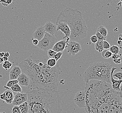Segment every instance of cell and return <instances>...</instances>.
Listing matches in <instances>:
<instances>
[{
	"instance_id": "d6986e66",
	"label": "cell",
	"mask_w": 122,
	"mask_h": 113,
	"mask_svg": "<svg viewBox=\"0 0 122 113\" xmlns=\"http://www.w3.org/2000/svg\"><path fill=\"white\" fill-rule=\"evenodd\" d=\"M95 49L99 53H101L104 50L103 47V41H98L95 44Z\"/></svg>"
},
{
	"instance_id": "f546056e",
	"label": "cell",
	"mask_w": 122,
	"mask_h": 113,
	"mask_svg": "<svg viewBox=\"0 0 122 113\" xmlns=\"http://www.w3.org/2000/svg\"><path fill=\"white\" fill-rule=\"evenodd\" d=\"M95 35L97 37L98 41H106V40L107 39V37H105L103 36L99 32H98L97 31Z\"/></svg>"
},
{
	"instance_id": "277c9868",
	"label": "cell",
	"mask_w": 122,
	"mask_h": 113,
	"mask_svg": "<svg viewBox=\"0 0 122 113\" xmlns=\"http://www.w3.org/2000/svg\"><path fill=\"white\" fill-rule=\"evenodd\" d=\"M63 22L71 30V41H77L87 36L88 28L82 13L77 9L66 7L61 11L56 18V23Z\"/></svg>"
},
{
	"instance_id": "d4e9b609",
	"label": "cell",
	"mask_w": 122,
	"mask_h": 113,
	"mask_svg": "<svg viewBox=\"0 0 122 113\" xmlns=\"http://www.w3.org/2000/svg\"><path fill=\"white\" fill-rule=\"evenodd\" d=\"M56 64H57V62L56 61V60L54 58H49L46 64L50 67H53L56 66Z\"/></svg>"
},
{
	"instance_id": "7c38bea8",
	"label": "cell",
	"mask_w": 122,
	"mask_h": 113,
	"mask_svg": "<svg viewBox=\"0 0 122 113\" xmlns=\"http://www.w3.org/2000/svg\"><path fill=\"white\" fill-rule=\"evenodd\" d=\"M117 69L115 67H112L111 69V79L110 81L111 82V86L112 87V89L114 91H117V92H120V87L121 85V84H122V80H115L113 77V74L115 70Z\"/></svg>"
},
{
	"instance_id": "d590c367",
	"label": "cell",
	"mask_w": 122,
	"mask_h": 113,
	"mask_svg": "<svg viewBox=\"0 0 122 113\" xmlns=\"http://www.w3.org/2000/svg\"><path fill=\"white\" fill-rule=\"evenodd\" d=\"M90 39L91 42H92L93 43H95V44H96L98 41L97 37L96 36V35H93V36H92L91 37H90Z\"/></svg>"
},
{
	"instance_id": "4fadbf2b",
	"label": "cell",
	"mask_w": 122,
	"mask_h": 113,
	"mask_svg": "<svg viewBox=\"0 0 122 113\" xmlns=\"http://www.w3.org/2000/svg\"><path fill=\"white\" fill-rule=\"evenodd\" d=\"M43 27L46 33H48L49 35H51L53 36H55V35H56L57 26L52 22L47 21L45 24L44 26H43Z\"/></svg>"
},
{
	"instance_id": "ab89813d",
	"label": "cell",
	"mask_w": 122,
	"mask_h": 113,
	"mask_svg": "<svg viewBox=\"0 0 122 113\" xmlns=\"http://www.w3.org/2000/svg\"><path fill=\"white\" fill-rule=\"evenodd\" d=\"M3 59L4 62H7V61H8V57H5V56H3Z\"/></svg>"
},
{
	"instance_id": "484cf974",
	"label": "cell",
	"mask_w": 122,
	"mask_h": 113,
	"mask_svg": "<svg viewBox=\"0 0 122 113\" xmlns=\"http://www.w3.org/2000/svg\"><path fill=\"white\" fill-rule=\"evenodd\" d=\"M10 88H11L12 91H14L15 92L17 93H21L22 92V88L20 87V85L18 84H17L11 87H10Z\"/></svg>"
},
{
	"instance_id": "60d3db41",
	"label": "cell",
	"mask_w": 122,
	"mask_h": 113,
	"mask_svg": "<svg viewBox=\"0 0 122 113\" xmlns=\"http://www.w3.org/2000/svg\"><path fill=\"white\" fill-rule=\"evenodd\" d=\"M117 44L120 46H122V41H117Z\"/></svg>"
},
{
	"instance_id": "74e56055",
	"label": "cell",
	"mask_w": 122,
	"mask_h": 113,
	"mask_svg": "<svg viewBox=\"0 0 122 113\" xmlns=\"http://www.w3.org/2000/svg\"><path fill=\"white\" fill-rule=\"evenodd\" d=\"M118 66L119 67V68H120L121 71H122V54H121V62L120 64L119 65H118Z\"/></svg>"
},
{
	"instance_id": "9c48e42d",
	"label": "cell",
	"mask_w": 122,
	"mask_h": 113,
	"mask_svg": "<svg viewBox=\"0 0 122 113\" xmlns=\"http://www.w3.org/2000/svg\"><path fill=\"white\" fill-rule=\"evenodd\" d=\"M75 103L79 108H85L86 95L84 91H80L76 93L73 99Z\"/></svg>"
},
{
	"instance_id": "5bb4252c",
	"label": "cell",
	"mask_w": 122,
	"mask_h": 113,
	"mask_svg": "<svg viewBox=\"0 0 122 113\" xmlns=\"http://www.w3.org/2000/svg\"><path fill=\"white\" fill-rule=\"evenodd\" d=\"M0 98L4 101L7 104H11L14 99V95L12 92L10 90L5 91L0 95Z\"/></svg>"
},
{
	"instance_id": "b9f144b4",
	"label": "cell",
	"mask_w": 122,
	"mask_h": 113,
	"mask_svg": "<svg viewBox=\"0 0 122 113\" xmlns=\"http://www.w3.org/2000/svg\"><path fill=\"white\" fill-rule=\"evenodd\" d=\"M5 52H1V53H0V57H3V56H4V55H5Z\"/></svg>"
},
{
	"instance_id": "8fae6325",
	"label": "cell",
	"mask_w": 122,
	"mask_h": 113,
	"mask_svg": "<svg viewBox=\"0 0 122 113\" xmlns=\"http://www.w3.org/2000/svg\"><path fill=\"white\" fill-rule=\"evenodd\" d=\"M27 101V93H19L14 96L12 104L14 106H19L22 103Z\"/></svg>"
},
{
	"instance_id": "4dcf8cb0",
	"label": "cell",
	"mask_w": 122,
	"mask_h": 113,
	"mask_svg": "<svg viewBox=\"0 0 122 113\" xmlns=\"http://www.w3.org/2000/svg\"><path fill=\"white\" fill-rule=\"evenodd\" d=\"M113 77H116L119 80H122V71L117 72L114 75L113 74Z\"/></svg>"
},
{
	"instance_id": "2e32d148",
	"label": "cell",
	"mask_w": 122,
	"mask_h": 113,
	"mask_svg": "<svg viewBox=\"0 0 122 113\" xmlns=\"http://www.w3.org/2000/svg\"><path fill=\"white\" fill-rule=\"evenodd\" d=\"M66 48V41L64 40H62L56 42L54 45L52 50L56 53L59 52H63Z\"/></svg>"
},
{
	"instance_id": "8d00e7d4",
	"label": "cell",
	"mask_w": 122,
	"mask_h": 113,
	"mask_svg": "<svg viewBox=\"0 0 122 113\" xmlns=\"http://www.w3.org/2000/svg\"><path fill=\"white\" fill-rule=\"evenodd\" d=\"M32 43H33V44H34L35 46H37V45H38V44L39 41H38V40H37V39H33Z\"/></svg>"
},
{
	"instance_id": "cb8c5ba5",
	"label": "cell",
	"mask_w": 122,
	"mask_h": 113,
	"mask_svg": "<svg viewBox=\"0 0 122 113\" xmlns=\"http://www.w3.org/2000/svg\"><path fill=\"white\" fill-rule=\"evenodd\" d=\"M110 51L112 54H117L120 53L119 47L116 45H112L111 47H110Z\"/></svg>"
},
{
	"instance_id": "4316f807",
	"label": "cell",
	"mask_w": 122,
	"mask_h": 113,
	"mask_svg": "<svg viewBox=\"0 0 122 113\" xmlns=\"http://www.w3.org/2000/svg\"><path fill=\"white\" fill-rule=\"evenodd\" d=\"M12 66V64L9 61L4 62L3 63L2 67L6 70H8L10 69L11 67Z\"/></svg>"
},
{
	"instance_id": "30bf717a",
	"label": "cell",
	"mask_w": 122,
	"mask_h": 113,
	"mask_svg": "<svg viewBox=\"0 0 122 113\" xmlns=\"http://www.w3.org/2000/svg\"><path fill=\"white\" fill-rule=\"evenodd\" d=\"M57 26L56 32L58 31H61V32L63 33L65 36L63 37V39L70 38L71 36V30L69 27L68 25L66 23L63 22L56 23V24Z\"/></svg>"
},
{
	"instance_id": "5b68a950",
	"label": "cell",
	"mask_w": 122,
	"mask_h": 113,
	"mask_svg": "<svg viewBox=\"0 0 122 113\" xmlns=\"http://www.w3.org/2000/svg\"><path fill=\"white\" fill-rule=\"evenodd\" d=\"M112 65L107 62H98L91 64L83 74L86 83L90 81H103L111 85V73Z\"/></svg>"
},
{
	"instance_id": "f6af8a7d",
	"label": "cell",
	"mask_w": 122,
	"mask_h": 113,
	"mask_svg": "<svg viewBox=\"0 0 122 113\" xmlns=\"http://www.w3.org/2000/svg\"><path fill=\"white\" fill-rule=\"evenodd\" d=\"M0 113H6L5 112H0Z\"/></svg>"
},
{
	"instance_id": "603a6c76",
	"label": "cell",
	"mask_w": 122,
	"mask_h": 113,
	"mask_svg": "<svg viewBox=\"0 0 122 113\" xmlns=\"http://www.w3.org/2000/svg\"><path fill=\"white\" fill-rule=\"evenodd\" d=\"M112 54L108 50H104L101 52V55L105 59L109 58L112 56Z\"/></svg>"
},
{
	"instance_id": "7402d4cb",
	"label": "cell",
	"mask_w": 122,
	"mask_h": 113,
	"mask_svg": "<svg viewBox=\"0 0 122 113\" xmlns=\"http://www.w3.org/2000/svg\"><path fill=\"white\" fill-rule=\"evenodd\" d=\"M121 54H113L112 56L113 62L117 65L120 64L121 62Z\"/></svg>"
},
{
	"instance_id": "8992f818",
	"label": "cell",
	"mask_w": 122,
	"mask_h": 113,
	"mask_svg": "<svg viewBox=\"0 0 122 113\" xmlns=\"http://www.w3.org/2000/svg\"><path fill=\"white\" fill-rule=\"evenodd\" d=\"M57 42L56 37L46 33L44 37L39 41L37 46L43 51L47 52L49 50L52 49L54 45Z\"/></svg>"
},
{
	"instance_id": "83f0119b",
	"label": "cell",
	"mask_w": 122,
	"mask_h": 113,
	"mask_svg": "<svg viewBox=\"0 0 122 113\" xmlns=\"http://www.w3.org/2000/svg\"><path fill=\"white\" fill-rule=\"evenodd\" d=\"M18 84V81L17 80H9L7 83V87L8 88L11 87Z\"/></svg>"
},
{
	"instance_id": "f35d334b",
	"label": "cell",
	"mask_w": 122,
	"mask_h": 113,
	"mask_svg": "<svg viewBox=\"0 0 122 113\" xmlns=\"http://www.w3.org/2000/svg\"><path fill=\"white\" fill-rule=\"evenodd\" d=\"M10 56V54L8 52H5V55H4V56H5V57H8L9 56Z\"/></svg>"
},
{
	"instance_id": "6da1fadb",
	"label": "cell",
	"mask_w": 122,
	"mask_h": 113,
	"mask_svg": "<svg viewBox=\"0 0 122 113\" xmlns=\"http://www.w3.org/2000/svg\"><path fill=\"white\" fill-rule=\"evenodd\" d=\"M27 58L20 64L22 72L30 79L28 88L30 90L36 89H46L57 91L58 80L61 71L58 63L53 67L46 64Z\"/></svg>"
},
{
	"instance_id": "bcb514c9",
	"label": "cell",
	"mask_w": 122,
	"mask_h": 113,
	"mask_svg": "<svg viewBox=\"0 0 122 113\" xmlns=\"http://www.w3.org/2000/svg\"></svg>"
},
{
	"instance_id": "836d02e7",
	"label": "cell",
	"mask_w": 122,
	"mask_h": 113,
	"mask_svg": "<svg viewBox=\"0 0 122 113\" xmlns=\"http://www.w3.org/2000/svg\"><path fill=\"white\" fill-rule=\"evenodd\" d=\"M12 2V0H6V1H2V0H0V3L2 4V5L4 6H7L8 5H10L11 3Z\"/></svg>"
},
{
	"instance_id": "3957f363",
	"label": "cell",
	"mask_w": 122,
	"mask_h": 113,
	"mask_svg": "<svg viewBox=\"0 0 122 113\" xmlns=\"http://www.w3.org/2000/svg\"><path fill=\"white\" fill-rule=\"evenodd\" d=\"M27 113H59L61 98L58 91L36 89L27 93Z\"/></svg>"
},
{
	"instance_id": "f1b7e54d",
	"label": "cell",
	"mask_w": 122,
	"mask_h": 113,
	"mask_svg": "<svg viewBox=\"0 0 122 113\" xmlns=\"http://www.w3.org/2000/svg\"><path fill=\"white\" fill-rule=\"evenodd\" d=\"M56 52L54 51L52 49L49 50V51H48L47 52V55L50 58H54V56L55 55V54H56Z\"/></svg>"
},
{
	"instance_id": "9a60e30c",
	"label": "cell",
	"mask_w": 122,
	"mask_h": 113,
	"mask_svg": "<svg viewBox=\"0 0 122 113\" xmlns=\"http://www.w3.org/2000/svg\"><path fill=\"white\" fill-rule=\"evenodd\" d=\"M22 73V70L19 66L14 67L9 73L10 80H17L18 77Z\"/></svg>"
},
{
	"instance_id": "ba28073f",
	"label": "cell",
	"mask_w": 122,
	"mask_h": 113,
	"mask_svg": "<svg viewBox=\"0 0 122 113\" xmlns=\"http://www.w3.org/2000/svg\"><path fill=\"white\" fill-rule=\"evenodd\" d=\"M66 48L67 52L69 54L73 56L81 51V44L79 43L71 41H69Z\"/></svg>"
},
{
	"instance_id": "ffe728a7",
	"label": "cell",
	"mask_w": 122,
	"mask_h": 113,
	"mask_svg": "<svg viewBox=\"0 0 122 113\" xmlns=\"http://www.w3.org/2000/svg\"><path fill=\"white\" fill-rule=\"evenodd\" d=\"M97 31L99 32L101 35L105 37H107V35L108 31L107 28L103 26L102 25H101L98 28Z\"/></svg>"
},
{
	"instance_id": "e0dca14e",
	"label": "cell",
	"mask_w": 122,
	"mask_h": 113,
	"mask_svg": "<svg viewBox=\"0 0 122 113\" xmlns=\"http://www.w3.org/2000/svg\"><path fill=\"white\" fill-rule=\"evenodd\" d=\"M45 33L46 32L43 26H40L37 28V29L34 32L33 37L34 39H37L39 41L44 37Z\"/></svg>"
},
{
	"instance_id": "7bdbcfd3",
	"label": "cell",
	"mask_w": 122,
	"mask_h": 113,
	"mask_svg": "<svg viewBox=\"0 0 122 113\" xmlns=\"http://www.w3.org/2000/svg\"><path fill=\"white\" fill-rule=\"evenodd\" d=\"M3 62H4V61H3V57H0V64L2 63Z\"/></svg>"
},
{
	"instance_id": "52a82bcc",
	"label": "cell",
	"mask_w": 122,
	"mask_h": 113,
	"mask_svg": "<svg viewBox=\"0 0 122 113\" xmlns=\"http://www.w3.org/2000/svg\"><path fill=\"white\" fill-rule=\"evenodd\" d=\"M108 113H122V91L114 92Z\"/></svg>"
},
{
	"instance_id": "ac0fdd59",
	"label": "cell",
	"mask_w": 122,
	"mask_h": 113,
	"mask_svg": "<svg viewBox=\"0 0 122 113\" xmlns=\"http://www.w3.org/2000/svg\"><path fill=\"white\" fill-rule=\"evenodd\" d=\"M18 84L21 86L27 87L29 86L30 83V79L26 74L22 72L17 78Z\"/></svg>"
},
{
	"instance_id": "7a4b0ae2",
	"label": "cell",
	"mask_w": 122,
	"mask_h": 113,
	"mask_svg": "<svg viewBox=\"0 0 122 113\" xmlns=\"http://www.w3.org/2000/svg\"><path fill=\"white\" fill-rule=\"evenodd\" d=\"M86 113H108L115 91L111 85L103 81H90L86 83Z\"/></svg>"
},
{
	"instance_id": "1f68e13d",
	"label": "cell",
	"mask_w": 122,
	"mask_h": 113,
	"mask_svg": "<svg viewBox=\"0 0 122 113\" xmlns=\"http://www.w3.org/2000/svg\"><path fill=\"white\" fill-rule=\"evenodd\" d=\"M110 44L106 41H103V47L104 50L110 49Z\"/></svg>"
},
{
	"instance_id": "d6a6232c",
	"label": "cell",
	"mask_w": 122,
	"mask_h": 113,
	"mask_svg": "<svg viewBox=\"0 0 122 113\" xmlns=\"http://www.w3.org/2000/svg\"><path fill=\"white\" fill-rule=\"evenodd\" d=\"M63 52H57L56 53V54H55V55L54 56V58L56 60V62H57L58 61L59 59L61 58L62 56L63 55Z\"/></svg>"
},
{
	"instance_id": "44dd1931",
	"label": "cell",
	"mask_w": 122,
	"mask_h": 113,
	"mask_svg": "<svg viewBox=\"0 0 122 113\" xmlns=\"http://www.w3.org/2000/svg\"><path fill=\"white\" fill-rule=\"evenodd\" d=\"M20 109L21 113H27L28 111V106L27 101L22 103L19 106Z\"/></svg>"
},
{
	"instance_id": "ee69618b",
	"label": "cell",
	"mask_w": 122,
	"mask_h": 113,
	"mask_svg": "<svg viewBox=\"0 0 122 113\" xmlns=\"http://www.w3.org/2000/svg\"><path fill=\"white\" fill-rule=\"evenodd\" d=\"M120 91H122V84H121V85H120Z\"/></svg>"
},
{
	"instance_id": "e575fe53",
	"label": "cell",
	"mask_w": 122,
	"mask_h": 113,
	"mask_svg": "<svg viewBox=\"0 0 122 113\" xmlns=\"http://www.w3.org/2000/svg\"><path fill=\"white\" fill-rule=\"evenodd\" d=\"M12 113H21L19 106H14L12 110Z\"/></svg>"
}]
</instances>
